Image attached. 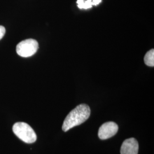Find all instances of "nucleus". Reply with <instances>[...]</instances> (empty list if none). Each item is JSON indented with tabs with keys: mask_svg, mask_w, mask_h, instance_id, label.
Masks as SVG:
<instances>
[{
	"mask_svg": "<svg viewBox=\"0 0 154 154\" xmlns=\"http://www.w3.org/2000/svg\"><path fill=\"white\" fill-rule=\"evenodd\" d=\"M91 110L88 105L81 104L71 111L64 120L62 130L66 132L74 127L86 121L90 116Z\"/></svg>",
	"mask_w": 154,
	"mask_h": 154,
	"instance_id": "1",
	"label": "nucleus"
},
{
	"mask_svg": "<svg viewBox=\"0 0 154 154\" xmlns=\"http://www.w3.org/2000/svg\"><path fill=\"white\" fill-rule=\"evenodd\" d=\"M14 134L23 142L33 143L37 140V135L33 128L25 122H17L13 127Z\"/></svg>",
	"mask_w": 154,
	"mask_h": 154,
	"instance_id": "2",
	"label": "nucleus"
},
{
	"mask_svg": "<svg viewBox=\"0 0 154 154\" xmlns=\"http://www.w3.org/2000/svg\"><path fill=\"white\" fill-rule=\"evenodd\" d=\"M38 48V43L36 40L27 39L17 45V53L22 57H29L37 51Z\"/></svg>",
	"mask_w": 154,
	"mask_h": 154,
	"instance_id": "3",
	"label": "nucleus"
},
{
	"mask_svg": "<svg viewBox=\"0 0 154 154\" xmlns=\"http://www.w3.org/2000/svg\"><path fill=\"white\" fill-rule=\"evenodd\" d=\"M118 131V126L115 122H108L100 127L98 137L102 140H105L114 136Z\"/></svg>",
	"mask_w": 154,
	"mask_h": 154,
	"instance_id": "4",
	"label": "nucleus"
},
{
	"mask_svg": "<svg viewBox=\"0 0 154 154\" xmlns=\"http://www.w3.org/2000/svg\"><path fill=\"white\" fill-rule=\"evenodd\" d=\"M139 144L135 138H129L122 143L121 148V154H138Z\"/></svg>",
	"mask_w": 154,
	"mask_h": 154,
	"instance_id": "5",
	"label": "nucleus"
},
{
	"mask_svg": "<svg viewBox=\"0 0 154 154\" xmlns=\"http://www.w3.org/2000/svg\"><path fill=\"white\" fill-rule=\"evenodd\" d=\"M102 2V0H78L77 3L79 9H88L91 8L93 5H97Z\"/></svg>",
	"mask_w": 154,
	"mask_h": 154,
	"instance_id": "6",
	"label": "nucleus"
},
{
	"mask_svg": "<svg viewBox=\"0 0 154 154\" xmlns=\"http://www.w3.org/2000/svg\"><path fill=\"white\" fill-rule=\"evenodd\" d=\"M144 61L146 65L153 67L154 66V50L151 49L147 52L144 58Z\"/></svg>",
	"mask_w": 154,
	"mask_h": 154,
	"instance_id": "7",
	"label": "nucleus"
},
{
	"mask_svg": "<svg viewBox=\"0 0 154 154\" xmlns=\"http://www.w3.org/2000/svg\"><path fill=\"white\" fill-rule=\"evenodd\" d=\"M5 32V28L2 26H0V40L3 38Z\"/></svg>",
	"mask_w": 154,
	"mask_h": 154,
	"instance_id": "8",
	"label": "nucleus"
}]
</instances>
